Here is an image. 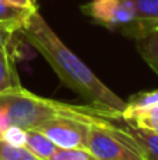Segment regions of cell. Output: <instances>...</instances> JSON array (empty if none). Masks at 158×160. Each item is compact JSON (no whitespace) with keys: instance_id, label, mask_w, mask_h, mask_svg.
I'll list each match as a JSON object with an SVG mask.
<instances>
[{"instance_id":"17","label":"cell","mask_w":158,"mask_h":160,"mask_svg":"<svg viewBox=\"0 0 158 160\" xmlns=\"http://www.w3.org/2000/svg\"><path fill=\"white\" fill-rule=\"evenodd\" d=\"M18 31H20L18 25L0 21V51L10 47L16 34H18Z\"/></svg>"},{"instance_id":"13","label":"cell","mask_w":158,"mask_h":160,"mask_svg":"<svg viewBox=\"0 0 158 160\" xmlns=\"http://www.w3.org/2000/svg\"><path fill=\"white\" fill-rule=\"evenodd\" d=\"M158 104V90H150V91H140L137 94H133L130 98L126 101V107L123 110V114L133 112V111L144 110L151 105Z\"/></svg>"},{"instance_id":"9","label":"cell","mask_w":158,"mask_h":160,"mask_svg":"<svg viewBox=\"0 0 158 160\" xmlns=\"http://www.w3.org/2000/svg\"><path fill=\"white\" fill-rule=\"evenodd\" d=\"M122 119L125 124L139 128V129L158 132V104L151 105L144 110L123 114Z\"/></svg>"},{"instance_id":"6","label":"cell","mask_w":158,"mask_h":160,"mask_svg":"<svg viewBox=\"0 0 158 160\" xmlns=\"http://www.w3.org/2000/svg\"><path fill=\"white\" fill-rule=\"evenodd\" d=\"M136 10L134 21L123 34L139 39L147 34L158 31V0H132Z\"/></svg>"},{"instance_id":"4","label":"cell","mask_w":158,"mask_h":160,"mask_svg":"<svg viewBox=\"0 0 158 160\" xmlns=\"http://www.w3.org/2000/svg\"><path fill=\"white\" fill-rule=\"evenodd\" d=\"M81 8L87 16L109 30L122 28L125 31L136 17L132 0H91Z\"/></svg>"},{"instance_id":"11","label":"cell","mask_w":158,"mask_h":160,"mask_svg":"<svg viewBox=\"0 0 158 160\" xmlns=\"http://www.w3.org/2000/svg\"><path fill=\"white\" fill-rule=\"evenodd\" d=\"M136 47L146 63L157 73L158 76V31L147 34L136 39Z\"/></svg>"},{"instance_id":"15","label":"cell","mask_w":158,"mask_h":160,"mask_svg":"<svg viewBox=\"0 0 158 160\" xmlns=\"http://www.w3.org/2000/svg\"><path fill=\"white\" fill-rule=\"evenodd\" d=\"M48 160H95L87 149L81 148H59Z\"/></svg>"},{"instance_id":"8","label":"cell","mask_w":158,"mask_h":160,"mask_svg":"<svg viewBox=\"0 0 158 160\" xmlns=\"http://www.w3.org/2000/svg\"><path fill=\"white\" fill-rule=\"evenodd\" d=\"M126 129L134 143L142 150L146 160H158V132L139 129L128 124H126Z\"/></svg>"},{"instance_id":"14","label":"cell","mask_w":158,"mask_h":160,"mask_svg":"<svg viewBox=\"0 0 158 160\" xmlns=\"http://www.w3.org/2000/svg\"><path fill=\"white\" fill-rule=\"evenodd\" d=\"M0 160H42L25 146H16L0 138Z\"/></svg>"},{"instance_id":"7","label":"cell","mask_w":158,"mask_h":160,"mask_svg":"<svg viewBox=\"0 0 158 160\" xmlns=\"http://www.w3.org/2000/svg\"><path fill=\"white\" fill-rule=\"evenodd\" d=\"M18 86H21V83L14 62V49L11 51L10 45L8 48L0 51V93Z\"/></svg>"},{"instance_id":"19","label":"cell","mask_w":158,"mask_h":160,"mask_svg":"<svg viewBox=\"0 0 158 160\" xmlns=\"http://www.w3.org/2000/svg\"><path fill=\"white\" fill-rule=\"evenodd\" d=\"M137 160H143V159H137Z\"/></svg>"},{"instance_id":"12","label":"cell","mask_w":158,"mask_h":160,"mask_svg":"<svg viewBox=\"0 0 158 160\" xmlns=\"http://www.w3.org/2000/svg\"><path fill=\"white\" fill-rule=\"evenodd\" d=\"M35 10H38V8L20 7V6L11 4L4 0H0V21L11 22V24H16L21 28Z\"/></svg>"},{"instance_id":"5","label":"cell","mask_w":158,"mask_h":160,"mask_svg":"<svg viewBox=\"0 0 158 160\" xmlns=\"http://www.w3.org/2000/svg\"><path fill=\"white\" fill-rule=\"evenodd\" d=\"M90 125L84 121L69 117H59L44 122L35 129L41 131L59 148H81L87 149Z\"/></svg>"},{"instance_id":"10","label":"cell","mask_w":158,"mask_h":160,"mask_svg":"<svg viewBox=\"0 0 158 160\" xmlns=\"http://www.w3.org/2000/svg\"><path fill=\"white\" fill-rule=\"evenodd\" d=\"M27 138H25V148L38 156L42 160H48L53 155L58 145L52 142L45 133H42L38 129H25Z\"/></svg>"},{"instance_id":"1","label":"cell","mask_w":158,"mask_h":160,"mask_svg":"<svg viewBox=\"0 0 158 160\" xmlns=\"http://www.w3.org/2000/svg\"><path fill=\"white\" fill-rule=\"evenodd\" d=\"M18 34L46 59L59 79L76 91L87 104L122 117L126 101L104 84L95 73L62 42L38 10L31 14L28 21L20 28Z\"/></svg>"},{"instance_id":"18","label":"cell","mask_w":158,"mask_h":160,"mask_svg":"<svg viewBox=\"0 0 158 160\" xmlns=\"http://www.w3.org/2000/svg\"><path fill=\"white\" fill-rule=\"evenodd\" d=\"M11 4L20 6V7H27V8H38L36 6V0H4Z\"/></svg>"},{"instance_id":"16","label":"cell","mask_w":158,"mask_h":160,"mask_svg":"<svg viewBox=\"0 0 158 160\" xmlns=\"http://www.w3.org/2000/svg\"><path fill=\"white\" fill-rule=\"evenodd\" d=\"M0 138L11 145H16V146H25L27 133H25V129H22V128L10 125V127H6L0 132Z\"/></svg>"},{"instance_id":"2","label":"cell","mask_w":158,"mask_h":160,"mask_svg":"<svg viewBox=\"0 0 158 160\" xmlns=\"http://www.w3.org/2000/svg\"><path fill=\"white\" fill-rule=\"evenodd\" d=\"M59 117L80 119L87 124H101L106 121L123 122L122 117L111 111L91 104L77 105L50 100L31 93L22 86L0 93V132L10 125L22 129H35L44 122Z\"/></svg>"},{"instance_id":"3","label":"cell","mask_w":158,"mask_h":160,"mask_svg":"<svg viewBox=\"0 0 158 160\" xmlns=\"http://www.w3.org/2000/svg\"><path fill=\"white\" fill-rule=\"evenodd\" d=\"M87 150L95 160H146L126 127H119L116 121L90 125Z\"/></svg>"}]
</instances>
